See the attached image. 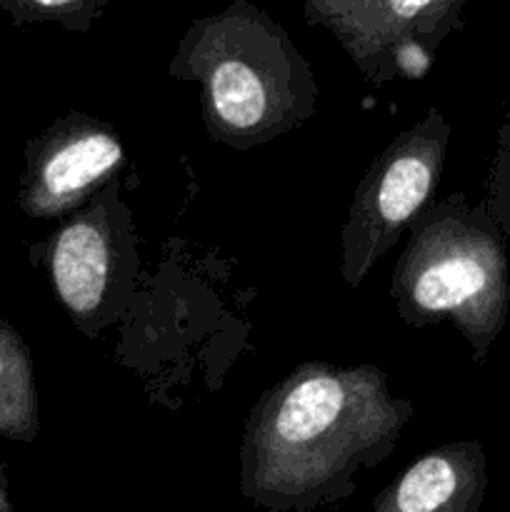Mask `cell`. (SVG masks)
Instances as JSON below:
<instances>
[{
  "label": "cell",
  "instance_id": "obj_1",
  "mask_svg": "<svg viewBox=\"0 0 510 512\" xmlns=\"http://www.w3.org/2000/svg\"><path fill=\"white\" fill-rule=\"evenodd\" d=\"M410 400L375 365L313 360L265 390L240 445V495L270 512H310L350 498L413 420Z\"/></svg>",
  "mask_w": 510,
  "mask_h": 512
},
{
  "label": "cell",
  "instance_id": "obj_2",
  "mask_svg": "<svg viewBox=\"0 0 510 512\" xmlns=\"http://www.w3.org/2000/svg\"><path fill=\"white\" fill-rule=\"evenodd\" d=\"M170 75L198 85L205 130L235 150L278 140L313 118L318 105L315 73L295 40L245 0L193 20Z\"/></svg>",
  "mask_w": 510,
  "mask_h": 512
},
{
  "label": "cell",
  "instance_id": "obj_3",
  "mask_svg": "<svg viewBox=\"0 0 510 512\" xmlns=\"http://www.w3.org/2000/svg\"><path fill=\"white\" fill-rule=\"evenodd\" d=\"M390 300L410 328L450 320L475 363H485L510 310L505 238L485 198L468 203L453 193L425 205L408 228Z\"/></svg>",
  "mask_w": 510,
  "mask_h": 512
},
{
  "label": "cell",
  "instance_id": "obj_4",
  "mask_svg": "<svg viewBox=\"0 0 510 512\" xmlns=\"http://www.w3.org/2000/svg\"><path fill=\"white\" fill-rule=\"evenodd\" d=\"M453 125L430 108L413 128L403 130L368 165L353 193L340 233V275L360 288L380 258L408 233L413 220L433 203L443 178Z\"/></svg>",
  "mask_w": 510,
  "mask_h": 512
},
{
  "label": "cell",
  "instance_id": "obj_5",
  "mask_svg": "<svg viewBox=\"0 0 510 512\" xmlns=\"http://www.w3.org/2000/svg\"><path fill=\"white\" fill-rule=\"evenodd\" d=\"M50 280L73 323L95 340L130 308L138 285V230L133 210L110 180L50 238Z\"/></svg>",
  "mask_w": 510,
  "mask_h": 512
},
{
  "label": "cell",
  "instance_id": "obj_6",
  "mask_svg": "<svg viewBox=\"0 0 510 512\" xmlns=\"http://www.w3.org/2000/svg\"><path fill=\"white\" fill-rule=\"evenodd\" d=\"M303 13L335 35L373 85L428 75L435 50L463 28V0H310Z\"/></svg>",
  "mask_w": 510,
  "mask_h": 512
},
{
  "label": "cell",
  "instance_id": "obj_7",
  "mask_svg": "<svg viewBox=\"0 0 510 512\" xmlns=\"http://www.w3.org/2000/svg\"><path fill=\"white\" fill-rule=\"evenodd\" d=\"M125 165L123 138L113 125L73 113L53 130L35 168L33 210L68 215L85 208Z\"/></svg>",
  "mask_w": 510,
  "mask_h": 512
},
{
  "label": "cell",
  "instance_id": "obj_8",
  "mask_svg": "<svg viewBox=\"0 0 510 512\" xmlns=\"http://www.w3.org/2000/svg\"><path fill=\"white\" fill-rule=\"evenodd\" d=\"M488 458L478 440L438 445L410 463L368 512H480Z\"/></svg>",
  "mask_w": 510,
  "mask_h": 512
},
{
  "label": "cell",
  "instance_id": "obj_9",
  "mask_svg": "<svg viewBox=\"0 0 510 512\" xmlns=\"http://www.w3.org/2000/svg\"><path fill=\"white\" fill-rule=\"evenodd\" d=\"M485 203L490 215L498 223L505 243H510V108L495 135V153L488 170V188Z\"/></svg>",
  "mask_w": 510,
  "mask_h": 512
},
{
  "label": "cell",
  "instance_id": "obj_10",
  "mask_svg": "<svg viewBox=\"0 0 510 512\" xmlns=\"http://www.w3.org/2000/svg\"><path fill=\"white\" fill-rule=\"evenodd\" d=\"M3 368H5V363H3V358H0V378H3Z\"/></svg>",
  "mask_w": 510,
  "mask_h": 512
},
{
  "label": "cell",
  "instance_id": "obj_11",
  "mask_svg": "<svg viewBox=\"0 0 510 512\" xmlns=\"http://www.w3.org/2000/svg\"><path fill=\"white\" fill-rule=\"evenodd\" d=\"M0 503H3V500H0Z\"/></svg>",
  "mask_w": 510,
  "mask_h": 512
}]
</instances>
